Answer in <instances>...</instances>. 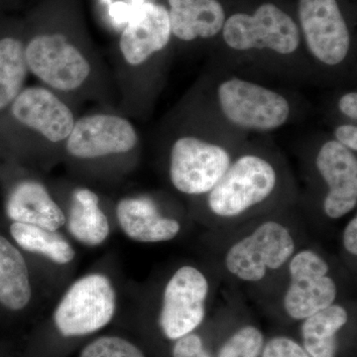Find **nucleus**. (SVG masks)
<instances>
[{"mask_svg":"<svg viewBox=\"0 0 357 357\" xmlns=\"http://www.w3.org/2000/svg\"><path fill=\"white\" fill-rule=\"evenodd\" d=\"M10 232L14 241L24 250L46 256L58 264H67L74 259V249L56 231L27 223L14 222Z\"/></svg>","mask_w":357,"mask_h":357,"instance_id":"aec40b11","label":"nucleus"},{"mask_svg":"<svg viewBox=\"0 0 357 357\" xmlns=\"http://www.w3.org/2000/svg\"><path fill=\"white\" fill-rule=\"evenodd\" d=\"M344 248L349 255H357V218H352L347 223L342 234Z\"/></svg>","mask_w":357,"mask_h":357,"instance_id":"a878e982","label":"nucleus"},{"mask_svg":"<svg viewBox=\"0 0 357 357\" xmlns=\"http://www.w3.org/2000/svg\"><path fill=\"white\" fill-rule=\"evenodd\" d=\"M76 107L52 89L25 86L6 112L4 135L25 153L64 154L77 116Z\"/></svg>","mask_w":357,"mask_h":357,"instance_id":"f257e3e1","label":"nucleus"},{"mask_svg":"<svg viewBox=\"0 0 357 357\" xmlns=\"http://www.w3.org/2000/svg\"><path fill=\"white\" fill-rule=\"evenodd\" d=\"M100 203L98 194L88 188H75L70 194L68 227L70 234L86 245H100L109 234V220Z\"/></svg>","mask_w":357,"mask_h":357,"instance_id":"dca6fc26","label":"nucleus"},{"mask_svg":"<svg viewBox=\"0 0 357 357\" xmlns=\"http://www.w3.org/2000/svg\"><path fill=\"white\" fill-rule=\"evenodd\" d=\"M349 321L345 307L333 304L309 318L302 326L303 347L311 357H335L337 333Z\"/></svg>","mask_w":357,"mask_h":357,"instance_id":"a211bd4d","label":"nucleus"},{"mask_svg":"<svg viewBox=\"0 0 357 357\" xmlns=\"http://www.w3.org/2000/svg\"><path fill=\"white\" fill-rule=\"evenodd\" d=\"M264 344L260 330L253 326H243L220 347L218 357H259Z\"/></svg>","mask_w":357,"mask_h":357,"instance_id":"412c9836","label":"nucleus"},{"mask_svg":"<svg viewBox=\"0 0 357 357\" xmlns=\"http://www.w3.org/2000/svg\"><path fill=\"white\" fill-rule=\"evenodd\" d=\"M25 58L24 35L0 36V114L6 112L29 75Z\"/></svg>","mask_w":357,"mask_h":357,"instance_id":"6ab92c4d","label":"nucleus"},{"mask_svg":"<svg viewBox=\"0 0 357 357\" xmlns=\"http://www.w3.org/2000/svg\"><path fill=\"white\" fill-rule=\"evenodd\" d=\"M31 295L24 258L6 237L0 236V303L7 309L18 311L27 306Z\"/></svg>","mask_w":357,"mask_h":357,"instance_id":"f3484780","label":"nucleus"},{"mask_svg":"<svg viewBox=\"0 0 357 357\" xmlns=\"http://www.w3.org/2000/svg\"><path fill=\"white\" fill-rule=\"evenodd\" d=\"M335 141L349 148L351 151L357 150V128L351 124L338 126L335 131Z\"/></svg>","mask_w":357,"mask_h":357,"instance_id":"393cba45","label":"nucleus"},{"mask_svg":"<svg viewBox=\"0 0 357 357\" xmlns=\"http://www.w3.org/2000/svg\"><path fill=\"white\" fill-rule=\"evenodd\" d=\"M139 134L116 109H102L77 117L66 142L64 155L73 162L98 164L132 156Z\"/></svg>","mask_w":357,"mask_h":357,"instance_id":"f03ea898","label":"nucleus"},{"mask_svg":"<svg viewBox=\"0 0 357 357\" xmlns=\"http://www.w3.org/2000/svg\"><path fill=\"white\" fill-rule=\"evenodd\" d=\"M295 241L285 225L269 220L256 227L227 251V271L244 282H259L268 271L279 269L291 259Z\"/></svg>","mask_w":357,"mask_h":357,"instance_id":"423d86ee","label":"nucleus"},{"mask_svg":"<svg viewBox=\"0 0 357 357\" xmlns=\"http://www.w3.org/2000/svg\"><path fill=\"white\" fill-rule=\"evenodd\" d=\"M173 36L184 42L211 38L222 30L225 13L218 0H168Z\"/></svg>","mask_w":357,"mask_h":357,"instance_id":"2eb2a0df","label":"nucleus"},{"mask_svg":"<svg viewBox=\"0 0 357 357\" xmlns=\"http://www.w3.org/2000/svg\"><path fill=\"white\" fill-rule=\"evenodd\" d=\"M81 357H145L136 345L119 337L98 338L84 347Z\"/></svg>","mask_w":357,"mask_h":357,"instance_id":"4be33fe9","label":"nucleus"},{"mask_svg":"<svg viewBox=\"0 0 357 357\" xmlns=\"http://www.w3.org/2000/svg\"><path fill=\"white\" fill-rule=\"evenodd\" d=\"M218 98L223 114L239 128L273 130L283 126L290 114L288 100L280 93L243 79L223 82Z\"/></svg>","mask_w":357,"mask_h":357,"instance_id":"6e6552de","label":"nucleus"},{"mask_svg":"<svg viewBox=\"0 0 357 357\" xmlns=\"http://www.w3.org/2000/svg\"><path fill=\"white\" fill-rule=\"evenodd\" d=\"M208 293L210 283L198 268H178L167 283L160 312V326L167 338L177 340L201 326Z\"/></svg>","mask_w":357,"mask_h":357,"instance_id":"9d476101","label":"nucleus"},{"mask_svg":"<svg viewBox=\"0 0 357 357\" xmlns=\"http://www.w3.org/2000/svg\"><path fill=\"white\" fill-rule=\"evenodd\" d=\"M6 213L15 222L56 231L65 225L64 211L47 189L34 178L14 183L6 199Z\"/></svg>","mask_w":357,"mask_h":357,"instance_id":"ddd939ff","label":"nucleus"},{"mask_svg":"<svg viewBox=\"0 0 357 357\" xmlns=\"http://www.w3.org/2000/svg\"><path fill=\"white\" fill-rule=\"evenodd\" d=\"M299 17L307 48L323 64H340L349 54L351 35L337 0H300Z\"/></svg>","mask_w":357,"mask_h":357,"instance_id":"9b49d317","label":"nucleus"},{"mask_svg":"<svg viewBox=\"0 0 357 357\" xmlns=\"http://www.w3.org/2000/svg\"><path fill=\"white\" fill-rule=\"evenodd\" d=\"M222 36L229 47L237 51L269 50L289 55L300 45V32L295 21L278 6L264 3L253 15L236 13L225 21Z\"/></svg>","mask_w":357,"mask_h":357,"instance_id":"20e7f679","label":"nucleus"},{"mask_svg":"<svg viewBox=\"0 0 357 357\" xmlns=\"http://www.w3.org/2000/svg\"><path fill=\"white\" fill-rule=\"evenodd\" d=\"M262 357H311L304 347L287 337L271 338L263 347Z\"/></svg>","mask_w":357,"mask_h":357,"instance_id":"5701e85b","label":"nucleus"},{"mask_svg":"<svg viewBox=\"0 0 357 357\" xmlns=\"http://www.w3.org/2000/svg\"><path fill=\"white\" fill-rule=\"evenodd\" d=\"M115 292L109 279L89 274L75 282L54 314L59 332L64 337L95 333L114 318Z\"/></svg>","mask_w":357,"mask_h":357,"instance_id":"39448f33","label":"nucleus"},{"mask_svg":"<svg viewBox=\"0 0 357 357\" xmlns=\"http://www.w3.org/2000/svg\"><path fill=\"white\" fill-rule=\"evenodd\" d=\"M116 217L124 234L138 243H163L178 236L180 222L166 218L149 197H130L121 199Z\"/></svg>","mask_w":357,"mask_h":357,"instance_id":"4468645a","label":"nucleus"},{"mask_svg":"<svg viewBox=\"0 0 357 357\" xmlns=\"http://www.w3.org/2000/svg\"><path fill=\"white\" fill-rule=\"evenodd\" d=\"M317 169L328 185L324 211L338 220L357 204V159L354 152L335 140L326 142L316 158Z\"/></svg>","mask_w":357,"mask_h":357,"instance_id":"f8f14e48","label":"nucleus"},{"mask_svg":"<svg viewBox=\"0 0 357 357\" xmlns=\"http://www.w3.org/2000/svg\"><path fill=\"white\" fill-rule=\"evenodd\" d=\"M338 109L345 116L354 121L357 119V93L356 91L345 93L338 102Z\"/></svg>","mask_w":357,"mask_h":357,"instance_id":"bb28decb","label":"nucleus"},{"mask_svg":"<svg viewBox=\"0 0 357 357\" xmlns=\"http://www.w3.org/2000/svg\"><path fill=\"white\" fill-rule=\"evenodd\" d=\"M191 357H211V356H210V354H208V352L206 351V349H204V347H203V349H202L201 351H199L198 352H197L196 354H194V356H192Z\"/></svg>","mask_w":357,"mask_h":357,"instance_id":"cd10ccee","label":"nucleus"},{"mask_svg":"<svg viewBox=\"0 0 357 357\" xmlns=\"http://www.w3.org/2000/svg\"><path fill=\"white\" fill-rule=\"evenodd\" d=\"M330 273L328 262L316 251L304 249L289 262V283L284 309L290 318H309L331 305L337 297V286Z\"/></svg>","mask_w":357,"mask_h":357,"instance_id":"1a4fd4ad","label":"nucleus"},{"mask_svg":"<svg viewBox=\"0 0 357 357\" xmlns=\"http://www.w3.org/2000/svg\"><path fill=\"white\" fill-rule=\"evenodd\" d=\"M204 347L203 340L196 333L178 338L174 345L173 357H191Z\"/></svg>","mask_w":357,"mask_h":357,"instance_id":"b1692460","label":"nucleus"},{"mask_svg":"<svg viewBox=\"0 0 357 357\" xmlns=\"http://www.w3.org/2000/svg\"><path fill=\"white\" fill-rule=\"evenodd\" d=\"M231 164L229 152L191 135L178 136L169 153V177L178 192L208 194Z\"/></svg>","mask_w":357,"mask_h":357,"instance_id":"0eeeda50","label":"nucleus"},{"mask_svg":"<svg viewBox=\"0 0 357 357\" xmlns=\"http://www.w3.org/2000/svg\"><path fill=\"white\" fill-rule=\"evenodd\" d=\"M276 183V172L269 162L255 155H245L230 164L208 192V208L220 218L238 217L269 198Z\"/></svg>","mask_w":357,"mask_h":357,"instance_id":"7ed1b4c3","label":"nucleus"}]
</instances>
